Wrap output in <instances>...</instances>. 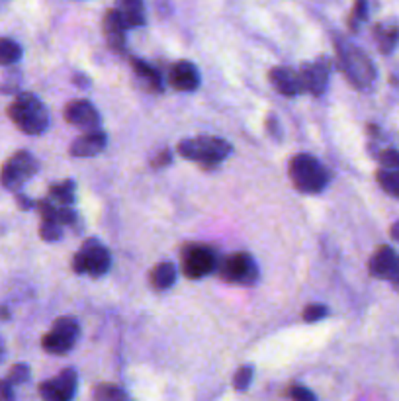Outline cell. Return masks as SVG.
Here are the masks:
<instances>
[{
    "instance_id": "obj_1",
    "label": "cell",
    "mask_w": 399,
    "mask_h": 401,
    "mask_svg": "<svg viewBox=\"0 0 399 401\" xmlns=\"http://www.w3.org/2000/svg\"><path fill=\"white\" fill-rule=\"evenodd\" d=\"M6 114L26 135H41L50 126V112L31 92H20L18 96H14Z\"/></svg>"
},
{
    "instance_id": "obj_2",
    "label": "cell",
    "mask_w": 399,
    "mask_h": 401,
    "mask_svg": "<svg viewBox=\"0 0 399 401\" xmlns=\"http://www.w3.org/2000/svg\"><path fill=\"white\" fill-rule=\"evenodd\" d=\"M335 45H337L339 69L350 80V84L360 91L370 89L372 82L376 80V67L372 65L368 55L342 38H335Z\"/></svg>"
},
{
    "instance_id": "obj_3",
    "label": "cell",
    "mask_w": 399,
    "mask_h": 401,
    "mask_svg": "<svg viewBox=\"0 0 399 401\" xmlns=\"http://www.w3.org/2000/svg\"><path fill=\"white\" fill-rule=\"evenodd\" d=\"M229 143L221 137H211V135H202L194 139H184L179 143L180 157L198 162L202 169L211 171L216 167H220L223 160L231 155Z\"/></svg>"
},
{
    "instance_id": "obj_4",
    "label": "cell",
    "mask_w": 399,
    "mask_h": 401,
    "mask_svg": "<svg viewBox=\"0 0 399 401\" xmlns=\"http://www.w3.org/2000/svg\"><path fill=\"white\" fill-rule=\"evenodd\" d=\"M289 181L303 194H319L329 184L331 174L327 167L315 157L299 153L289 160Z\"/></svg>"
},
{
    "instance_id": "obj_5",
    "label": "cell",
    "mask_w": 399,
    "mask_h": 401,
    "mask_svg": "<svg viewBox=\"0 0 399 401\" xmlns=\"http://www.w3.org/2000/svg\"><path fill=\"white\" fill-rule=\"evenodd\" d=\"M220 259L218 252L213 251L208 245H200V243H188L182 247L180 252V271L190 280H200L206 278L213 272H218Z\"/></svg>"
},
{
    "instance_id": "obj_6",
    "label": "cell",
    "mask_w": 399,
    "mask_h": 401,
    "mask_svg": "<svg viewBox=\"0 0 399 401\" xmlns=\"http://www.w3.org/2000/svg\"><path fill=\"white\" fill-rule=\"evenodd\" d=\"M73 271L77 274H90L92 278H100L110 271V251L94 237H89L80 245V251L73 257Z\"/></svg>"
},
{
    "instance_id": "obj_7",
    "label": "cell",
    "mask_w": 399,
    "mask_h": 401,
    "mask_svg": "<svg viewBox=\"0 0 399 401\" xmlns=\"http://www.w3.org/2000/svg\"><path fill=\"white\" fill-rule=\"evenodd\" d=\"M38 160L28 151H18L6 160L0 169V184L10 192H20V188L36 176Z\"/></svg>"
},
{
    "instance_id": "obj_8",
    "label": "cell",
    "mask_w": 399,
    "mask_h": 401,
    "mask_svg": "<svg viewBox=\"0 0 399 401\" xmlns=\"http://www.w3.org/2000/svg\"><path fill=\"white\" fill-rule=\"evenodd\" d=\"M218 276L221 280L231 282V284L253 286L260 278V272L249 252H235V255H227L221 259L220 266H218Z\"/></svg>"
},
{
    "instance_id": "obj_9",
    "label": "cell",
    "mask_w": 399,
    "mask_h": 401,
    "mask_svg": "<svg viewBox=\"0 0 399 401\" xmlns=\"http://www.w3.org/2000/svg\"><path fill=\"white\" fill-rule=\"evenodd\" d=\"M79 323L73 317H59L53 323L50 333L43 335L41 339V347L43 351L55 354V356H63L70 352V349L75 347V342L79 341Z\"/></svg>"
},
{
    "instance_id": "obj_10",
    "label": "cell",
    "mask_w": 399,
    "mask_h": 401,
    "mask_svg": "<svg viewBox=\"0 0 399 401\" xmlns=\"http://www.w3.org/2000/svg\"><path fill=\"white\" fill-rule=\"evenodd\" d=\"M331 61L327 57H319L313 63H303L299 67V80L303 92H310L313 96H321L329 84Z\"/></svg>"
},
{
    "instance_id": "obj_11",
    "label": "cell",
    "mask_w": 399,
    "mask_h": 401,
    "mask_svg": "<svg viewBox=\"0 0 399 401\" xmlns=\"http://www.w3.org/2000/svg\"><path fill=\"white\" fill-rule=\"evenodd\" d=\"M77 372L73 368H65L53 380H45L40 384V395L43 401H70L77 391Z\"/></svg>"
},
{
    "instance_id": "obj_12",
    "label": "cell",
    "mask_w": 399,
    "mask_h": 401,
    "mask_svg": "<svg viewBox=\"0 0 399 401\" xmlns=\"http://www.w3.org/2000/svg\"><path fill=\"white\" fill-rule=\"evenodd\" d=\"M63 118L67 123L80 128V130L89 131H98L100 130V114L94 108V104L84 98L79 100H70L65 110H63Z\"/></svg>"
},
{
    "instance_id": "obj_13",
    "label": "cell",
    "mask_w": 399,
    "mask_h": 401,
    "mask_svg": "<svg viewBox=\"0 0 399 401\" xmlns=\"http://www.w3.org/2000/svg\"><path fill=\"white\" fill-rule=\"evenodd\" d=\"M169 84L179 92H194L200 86V73L190 61H179L169 70Z\"/></svg>"
},
{
    "instance_id": "obj_14",
    "label": "cell",
    "mask_w": 399,
    "mask_h": 401,
    "mask_svg": "<svg viewBox=\"0 0 399 401\" xmlns=\"http://www.w3.org/2000/svg\"><path fill=\"white\" fill-rule=\"evenodd\" d=\"M270 84L276 89V91L286 96V98H294L298 96L299 92H303L301 89V80H299V73H296L289 67H274L269 73Z\"/></svg>"
},
{
    "instance_id": "obj_15",
    "label": "cell",
    "mask_w": 399,
    "mask_h": 401,
    "mask_svg": "<svg viewBox=\"0 0 399 401\" xmlns=\"http://www.w3.org/2000/svg\"><path fill=\"white\" fill-rule=\"evenodd\" d=\"M106 143H108V137H106L104 131H89V133L80 135L79 139H75L70 143L69 153L70 157H80V159L94 157V155H98V153L106 149Z\"/></svg>"
},
{
    "instance_id": "obj_16",
    "label": "cell",
    "mask_w": 399,
    "mask_h": 401,
    "mask_svg": "<svg viewBox=\"0 0 399 401\" xmlns=\"http://www.w3.org/2000/svg\"><path fill=\"white\" fill-rule=\"evenodd\" d=\"M398 261V252L393 251L388 245H382L378 247V251L372 255V259L368 262V271L374 278H382V280H388L389 274L396 266Z\"/></svg>"
},
{
    "instance_id": "obj_17",
    "label": "cell",
    "mask_w": 399,
    "mask_h": 401,
    "mask_svg": "<svg viewBox=\"0 0 399 401\" xmlns=\"http://www.w3.org/2000/svg\"><path fill=\"white\" fill-rule=\"evenodd\" d=\"M116 10L120 12L121 22L126 26V30L131 28H140L145 24V6L140 0H121L116 4Z\"/></svg>"
},
{
    "instance_id": "obj_18",
    "label": "cell",
    "mask_w": 399,
    "mask_h": 401,
    "mask_svg": "<svg viewBox=\"0 0 399 401\" xmlns=\"http://www.w3.org/2000/svg\"><path fill=\"white\" fill-rule=\"evenodd\" d=\"M131 69L137 75V79L143 82V86H145L147 91H163V79H160L159 70L155 69V67H151L149 63H145L143 59L131 57Z\"/></svg>"
},
{
    "instance_id": "obj_19",
    "label": "cell",
    "mask_w": 399,
    "mask_h": 401,
    "mask_svg": "<svg viewBox=\"0 0 399 401\" xmlns=\"http://www.w3.org/2000/svg\"><path fill=\"white\" fill-rule=\"evenodd\" d=\"M374 40L384 55H389L399 43V28L396 24H378L374 28Z\"/></svg>"
},
{
    "instance_id": "obj_20",
    "label": "cell",
    "mask_w": 399,
    "mask_h": 401,
    "mask_svg": "<svg viewBox=\"0 0 399 401\" xmlns=\"http://www.w3.org/2000/svg\"><path fill=\"white\" fill-rule=\"evenodd\" d=\"M176 282V266L172 262H159L151 272V286L157 292H165Z\"/></svg>"
},
{
    "instance_id": "obj_21",
    "label": "cell",
    "mask_w": 399,
    "mask_h": 401,
    "mask_svg": "<svg viewBox=\"0 0 399 401\" xmlns=\"http://www.w3.org/2000/svg\"><path fill=\"white\" fill-rule=\"evenodd\" d=\"M47 200L53 202L55 206L70 208V204H75V182L65 181L59 184H51Z\"/></svg>"
},
{
    "instance_id": "obj_22",
    "label": "cell",
    "mask_w": 399,
    "mask_h": 401,
    "mask_svg": "<svg viewBox=\"0 0 399 401\" xmlns=\"http://www.w3.org/2000/svg\"><path fill=\"white\" fill-rule=\"evenodd\" d=\"M22 59L20 43H16L10 38H0V65L10 67Z\"/></svg>"
},
{
    "instance_id": "obj_23",
    "label": "cell",
    "mask_w": 399,
    "mask_h": 401,
    "mask_svg": "<svg viewBox=\"0 0 399 401\" xmlns=\"http://www.w3.org/2000/svg\"><path fill=\"white\" fill-rule=\"evenodd\" d=\"M376 181L382 186V190L393 196V198H399V169L398 171H384L379 169L378 174H376Z\"/></svg>"
},
{
    "instance_id": "obj_24",
    "label": "cell",
    "mask_w": 399,
    "mask_h": 401,
    "mask_svg": "<svg viewBox=\"0 0 399 401\" xmlns=\"http://www.w3.org/2000/svg\"><path fill=\"white\" fill-rule=\"evenodd\" d=\"M94 401H128V395L114 384H100L94 390Z\"/></svg>"
},
{
    "instance_id": "obj_25",
    "label": "cell",
    "mask_w": 399,
    "mask_h": 401,
    "mask_svg": "<svg viewBox=\"0 0 399 401\" xmlns=\"http://www.w3.org/2000/svg\"><path fill=\"white\" fill-rule=\"evenodd\" d=\"M40 237L47 243H55V241L63 239V227L59 223L50 220H41L40 223Z\"/></svg>"
},
{
    "instance_id": "obj_26",
    "label": "cell",
    "mask_w": 399,
    "mask_h": 401,
    "mask_svg": "<svg viewBox=\"0 0 399 401\" xmlns=\"http://www.w3.org/2000/svg\"><path fill=\"white\" fill-rule=\"evenodd\" d=\"M368 18V4L366 2H356L354 6H352V10H350L349 16V30L350 31H359L360 24Z\"/></svg>"
},
{
    "instance_id": "obj_27",
    "label": "cell",
    "mask_w": 399,
    "mask_h": 401,
    "mask_svg": "<svg viewBox=\"0 0 399 401\" xmlns=\"http://www.w3.org/2000/svg\"><path fill=\"white\" fill-rule=\"evenodd\" d=\"M253 374H255V368L250 366V364H245V366H241L239 370L235 372V376H233V386H235V390H247L250 386V381H253Z\"/></svg>"
},
{
    "instance_id": "obj_28",
    "label": "cell",
    "mask_w": 399,
    "mask_h": 401,
    "mask_svg": "<svg viewBox=\"0 0 399 401\" xmlns=\"http://www.w3.org/2000/svg\"><path fill=\"white\" fill-rule=\"evenodd\" d=\"M382 169L384 171H398L399 169V151L398 149H384L379 151L378 157Z\"/></svg>"
},
{
    "instance_id": "obj_29",
    "label": "cell",
    "mask_w": 399,
    "mask_h": 401,
    "mask_svg": "<svg viewBox=\"0 0 399 401\" xmlns=\"http://www.w3.org/2000/svg\"><path fill=\"white\" fill-rule=\"evenodd\" d=\"M6 380L10 381L12 386H22L26 381L30 380V366L28 364H14L8 372V378Z\"/></svg>"
},
{
    "instance_id": "obj_30",
    "label": "cell",
    "mask_w": 399,
    "mask_h": 401,
    "mask_svg": "<svg viewBox=\"0 0 399 401\" xmlns=\"http://www.w3.org/2000/svg\"><path fill=\"white\" fill-rule=\"evenodd\" d=\"M329 315V308L323 305V303H310L306 310H303V321L306 323H315V321L325 319Z\"/></svg>"
},
{
    "instance_id": "obj_31",
    "label": "cell",
    "mask_w": 399,
    "mask_h": 401,
    "mask_svg": "<svg viewBox=\"0 0 399 401\" xmlns=\"http://www.w3.org/2000/svg\"><path fill=\"white\" fill-rule=\"evenodd\" d=\"M20 77L22 73L18 69H12L8 75H6V80L0 84V92H4V94H20Z\"/></svg>"
},
{
    "instance_id": "obj_32",
    "label": "cell",
    "mask_w": 399,
    "mask_h": 401,
    "mask_svg": "<svg viewBox=\"0 0 399 401\" xmlns=\"http://www.w3.org/2000/svg\"><path fill=\"white\" fill-rule=\"evenodd\" d=\"M288 398L292 401H317L315 393L311 390H308L306 386H299V384H294L288 388Z\"/></svg>"
},
{
    "instance_id": "obj_33",
    "label": "cell",
    "mask_w": 399,
    "mask_h": 401,
    "mask_svg": "<svg viewBox=\"0 0 399 401\" xmlns=\"http://www.w3.org/2000/svg\"><path fill=\"white\" fill-rule=\"evenodd\" d=\"M170 162H172V151L163 149L151 159V167H155V169H165V167L170 165Z\"/></svg>"
},
{
    "instance_id": "obj_34",
    "label": "cell",
    "mask_w": 399,
    "mask_h": 401,
    "mask_svg": "<svg viewBox=\"0 0 399 401\" xmlns=\"http://www.w3.org/2000/svg\"><path fill=\"white\" fill-rule=\"evenodd\" d=\"M0 401H16L12 384L8 380H0Z\"/></svg>"
},
{
    "instance_id": "obj_35",
    "label": "cell",
    "mask_w": 399,
    "mask_h": 401,
    "mask_svg": "<svg viewBox=\"0 0 399 401\" xmlns=\"http://www.w3.org/2000/svg\"><path fill=\"white\" fill-rule=\"evenodd\" d=\"M16 204H18V208L24 211L31 210V208H36V202H31L26 194H22V192H18L16 194Z\"/></svg>"
},
{
    "instance_id": "obj_36",
    "label": "cell",
    "mask_w": 399,
    "mask_h": 401,
    "mask_svg": "<svg viewBox=\"0 0 399 401\" xmlns=\"http://www.w3.org/2000/svg\"><path fill=\"white\" fill-rule=\"evenodd\" d=\"M266 123H269V131L272 133V137H274V139H280V137H282V131H280V123H278V121H276L274 118H272V116H270Z\"/></svg>"
},
{
    "instance_id": "obj_37",
    "label": "cell",
    "mask_w": 399,
    "mask_h": 401,
    "mask_svg": "<svg viewBox=\"0 0 399 401\" xmlns=\"http://www.w3.org/2000/svg\"><path fill=\"white\" fill-rule=\"evenodd\" d=\"M389 282H391V286L399 292V255H398V261H396V266H393V271L389 274Z\"/></svg>"
},
{
    "instance_id": "obj_38",
    "label": "cell",
    "mask_w": 399,
    "mask_h": 401,
    "mask_svg": "<svg viewBox=\"0 0 399 401\" xmlns=\"http://www.w3.org/2000/svg\"><path fill=\"white\" fill-rule=\"evenodd\" d=\"M73 82H77V84H79L80 89H89L90 86V80L86 79V77H84V75H75V79H73Z\"/></svg>"
},
{
    "instance_id": "obj_39",
    "label": "cell",
    "mask_w": 399,
    "mask_h": 401,
    "mask_svg": "<svg viewBox=\"0 0 399 401\" xmlns=\"http://www.w3.org/2000/svg\"><path fill=\"white\" fill-rule=\"evenodd\" d=\"M389 235H391V239L398 241V243H399V221H396V223L391 225V229H389Z\"/></svg>"
},
{
    "instance_id": "obj_40",
    "label": "cell",
    "mask_w": 399,
    "mask_h": 401,
    "mask_svg": "<svg viewBox=\"0 0 399 401\" xmlns=\"http://www.w3.org/2000/svg\"><path fill=\"white\" fill-rule=\"evenodd\" d=\"M10 315H8V310L6 308H0V319H8Z\"/></svg>"
},
{
    "instance_id": "obj_41",
    "label": "cell",
    "mask_w": 399,
    "mask_h": 401,
    "mask_svg": "<svg viewBox=\"0 0 399 401\" xmlns=\"http://www.w3.org/2000/svg\"><path fill=\"white\" fill-rule=\"evenodd\" d=\"M4 358V347H2V341H0V362Z\"/></svg>"
}]
</instances>
